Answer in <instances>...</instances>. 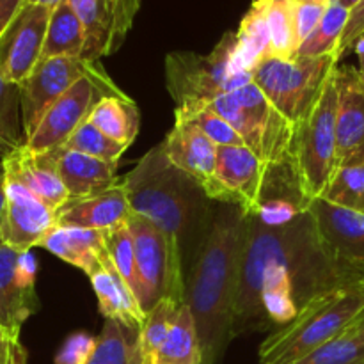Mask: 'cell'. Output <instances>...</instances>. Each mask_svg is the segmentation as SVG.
Listing matches in <instances>:
<instances>
[{"label":"cell","instance_id":"cell-33","mask_svg":"<svg viewBox=\"0 0 364 364\" xmlns=\"http://www.w3.org/2000/svg\"><path fill=\"white\" fill-rule=\"evenodd\" d=\"M267 23H269L272 57H281V59L297 57L301 39L295 25V2L267 0Z\"/></svg>","mask_w":364,"mask_h":364},{"label":"cell","instance_id":"cell-10","mask_svg":"<svg viewBox=\"0 0 364 364\" xmlns=\"http://www.w3.org/2000/svg\"><path fill=\"white\" fill-rule=\"evenodd\" d=\"M100 60L82 57H43L31 75L20 84L21 123L27 141L39 127L50 107L70 91L80 78L102 70Z\"/></svg>","mask_w":364,"mask_h":364},{"label":"cell","instance_id":"cell-2","mask_svg":"<svg viewBox=\"0 0 364 364\" xmlns=\"http://www.w3.org/2000/svg\"><path fill=\"white\" fill-rule=\"evenodd\" d=\"M249 217L242 206L220 203L196 255L185 304L194 318L203 364L215 363L235 338L238 274Z\"/></svg>","mask_w":364,"mask_h":364},{"label":"cell","instance_id":"cell-47","mask_svg":"<svg viewBox=\"0 0 364 364\" xmlns=\"http://www.w3.org/2000/svg\"><path fill=\"white\" fill-rule=\"evenodd\" d=\"M354 50H355V55H358L359 59V71L364 73V34L354 43Z\"/></svg>","mask_w":364,"mask_h":364},{"label":"cell","instance_id":"cell-37","mask_svg":"<svg viewBox=\"0 0 364 364\" xmlns=\"http://www.w3.org/2000/svg\"><path fill=\"white\" fill-rule=\"evenodd\" d=\"M60 148L75 149V151L85 153V155L95 156V159L117 164L121 155H123L130 146L112 141V139L107 137L102 130H98V128L87 119L84 124H80V127L73 132V135L68 139L66 144L60 146Z\"/></svg>","mask_w":364,"mask_h":364},{"label":"cell","instance_id":"cell-34","mask_svg":"<svg viewBox=\"0 0 364 364\" xmlns=\"http://www.w3.org/2000/svg\"><path fill=\"white\" fill-rule=\"evenodd\" d=\"M23 144L20 85L0 75V160Z\"/></svg>","mask_w":364,"mask_h":364},{"label":"cell","instance_id":"cell-6","mask_svg":"<svg viewBox=\"0 0 364 364\" xmlns=\"http://www.w3.org/2000/svg\"><path fill=\"white\" fill-rule=\"evenodd\" d=\"M203 105L220 114L267 166L294 169L295 127L277 112L255 82Z\"/></svg>","mask_w":364,"mask_h":364},{"label":"cell","instance_id":"cell-1","mask_svg":"<svg viewBox=\"0 0 364 364\" xmlns=\"http://www.w3.org/2000/svg\"><path fill=\"white\" fill-rule=\"evenodd\" d=\"M270 265L288 270L299 309L316 295L364 281L361 274L343 265L331 251L309 208L281 228L265 226L251 215L238 274L233 336L255 326L256 329L265 327L262 283L263 272Z\"/></svg>","mask_w":364,"mask_h":364},{"label":"cell","instance_id":"cell-5","mask_svg":"<svg viewBox=\"0 0 364 364\" xmlns=\"http://www.w3.org/2000/svg\"><path fill=\"white\" fill-rule=\"evenodd\" d=\"M338 66L331 71L306 116L295 124L294 173L308 201L322 198L340 166L336 135Z\"/></svg>","mask_w":364,"mask_h":364},{"label":"cell","instance_id":"cell-20","mask_svg":"<svg viewBox=\"0 0 364 364\" xmlns=\"http://www.w3.org/2000/svg\"><path fill=\"white\" fill-rule=\"evenodd\" d=\"M87 277L98 297L100 313L105 316V320L119 322L128 331L137 334L139 329L144 326L148 315L142 311L134 291L117 272L109 252L105 251L100 265Z\"/></svg>","mask_w":364,"mask_h":364},{"label":"cell","instance_id":"cell-46","mask_svg":"<svg viewBox=\"0 0 364 364\" xmlns=\"http://www.w3.org/2000/svg\"><path fill=\"white\" fill-rule=\"evenodd\" d=\"M4 206H6V192H4V174L0 176V247L4 245Z\"/></svg>","mask_w":364,"mask_h":364},{"label":"cell","instance_id":"cell-36","mask_svg":"<svg viewBox=\"0 0 364 364\" xmlns=\"http://www.w3.org/2000/svg\"><path fill=\"white\" fill-rule=\"evenodd\" d=\"M174 119L192 121L217 146H245L238 132L220 114L205 105L176 107Z\"/></svg>","mask_w":364,"mask_h":364},{"label":"cell","instance_id":"cell-7","mask_svg":"<svg viewBox=\"0 0 364 364\" xmlns=\"http://www.w3.org/2000/svg\"><path fill=\"white\" fill-rule=\"evenodd\" d=\"M235 52L237 34L228 32L208 55L191 52L169 53L166 59L167 89L176 107L210 103L251 84L252 73L238 70Z\"/></svg>","mask_w":364,"mask_h":364},{"label":"cell","instance_id":"cell-32","mask_svg":"<svg viewBox=\"0 0 364 364\" xmlns=\"http://www.w3.org/2000/svg\"><path fill=\"white\" fill-rule=\"evenodd\" d=\"M350 9L340 4L338 0L331 2L326 14L320 20L318 27L302 41L299 46L297 55L302 57H322L336 53L340 57V43L343 38V32L347 28ZM341 59V57H340Z\"/></svg>","mask_w":364,"mask_h":364},{"label":"cell","instance_id":"cell-24","mask_svg":"<svg viewBox=\"0 0 364 364\" xmlns=\"http://www.w3.org/2000/svg\"><path fill=\"white\" fill-rule=\"evenodd\" d=\"M63 262L91 274L105 255V231L85 230V228L59 226L57 224L39 244Z\"/></svg>","mask_w":364,"mask_h":364},{"label":"cell","instance_id":"cell-48","mask_svg":"<svg viewBox=\"0 0 364 364\" xmlns=\"http://www.w3.org/2000/svg\"><path fill=\"white\" fill-rule=\"evenodd\" d=\"M66 2V0H27V4H34V6H45L48 7V9H53V7H57L59 4Z\"/></svg>","mask_w":364,"mask_h":364},{"label":"cell","instance_id":"cell-29","mask_svg":"<svg viewBox=\"0 0 364 364\" xmlns=\"http://www.w3.org/2000/svg\"><path fill=\"white\" fill-rule=\"evenodd\" d=\"M181 306L174 304L171 299H162L151 311L148 313L144 326L135 334L132 347L130 364H153L160 347L166 341L171 327H173L176 313Z\"/></svg>","mask_w":364,"mask_h":364},{"label":"cell","instance_id":"cell-11","mask_svg":"<svg viewBox=\"0 0 364 364\" xmlns=\"http://www.w3.org/2000/svg\"><path fill=\"white\" fill-rule=\"evenodd\" d=\"M276 167L267 166L247 146L217 148V198L224 205H238L256 215Z\"/></svg>","mask_w":364,"mask_h":364},{"label":"cell","instance_id":"cell-30","mask_svg":"<svg viewBox=\"0 0 364 364\" xmlns=\"http://www.w3.org/2000/svg\"><path fill=\"white\" fill-rule=\"evenodd\" d=\"M322 199L343 208L364 212V148L341 160Z\"/></svg>","mask_w":364,"mask_h":364},{"label":"cell","instance_id":"cell-15","mask_svg":"<svg viewBox=\"0 0 364 364\" xmlns=\"http://www.w3.org/2000/svg\"><path fill=\"white\" fill-rule=\"evenodd\" d=\"M4 245L16 251L39 247L57 226V213L36 198L14 174L4 171Z\"/></svg>","mask_w":364,"mask_h":364},{"label":"cell","instance_id":"cell-52","mask_svg":"<svg viewBox=\"0 0 364 364\" xmlns=\"http://www.w3.org/2000/svg\"><path fill=\"white\" fill-rule=\"evenodd\" d=\"M333 2H334V0H333Z\"/></svg>","mask_w":364,"mask_h":364},{"label":"cell","instance_id":"cell-39","mask_svg":"<svg viewBox=\"0 0 364 364\" xmlns=\"http://www.w3.org/2000/svg\"><path fill=\"white\" fill-rule=\"evenodd\" d=\"M294 364H364V343L340 336Z\"/></svg>","mask_w":364,"mask_h":364},{"label":"cell","instance_id":"cell-12","mask_svg":"<svg viewBox=\"0 0 364 364\" xmlns=\"http://www.w3.org/2000/svg\"><path fill=\"white\" fill-rule=\"evenodd\" d=\"M142 0H70L85 31L82 59L112 55L130 34Z\"/></svg>","mask_w":364,"mask_h":364},{"label":"cell","instance_id":"cell-45","mask_svg":"<svg viewBox=\"0 0 364 364\" xmlns=\"http://www.w3.org/2000/svg\"><path fill=\"white\" fill-rule=\"evenodd\" d=\"M343 336H348L352 338V340L359 341V343H364V309L355 316V320L350 323V327L345 331Z\"/></svg>","mask_w":364,"mask_h":364},{"label":"cell","instance_id":"cell-17","mask_svg":"<svg viewBox=\"0 0 364 364\" xmlns=\"http://www.w3.org/2000/svg\"><path fill=\"white\" fill-rule=\"evenodd\" d=\"M167 160L176 169L191 176L210 201L217 198V148L219 146L210 141L192 121L176 119L174 127L160 142Z\"/></svg>","mask_w":364,"mask_h":364},{"label":"cell","instance_id":"cell-42","mask_svg":"<svg viewBox=\"0 0 364 364\" xmlns=\"http://www.w3.org/2000/svg\"><path fill=\"white\" fill-rule=\"evenodd\" d=\"M27 350L20 336L0 329V364H27Z\"/></svg>","mask_w":364,"mask_h":364},{"label":"cell","instance_id":"cell-31","mask_svg":"<svg viewBox=\"0 0 364 364\" xmlns=\"http://www.w3.org/2000/svg\"><path fill=\"white\" fill-rule=\"evenodd\" d=\"M262 304L270 322L281 327L290 323L297 316L299 306L294 299L290 274L279 265H270L263 272Z\"/></svg>","mask_w":364,"mask_h":364},{"label":"cell","instance_id":"cell-26","mask_svg":"<svg viewBox=\"0 0 364 364\" xmlns=\"http://www.w3.org/2000/svg\"><path fill=\"white\" fill-rule=\"evenodd\" d=\"M89 121L112 141L130 146L139 134L141 112L130 96H105L92 109Z\"/></svg>","mask_w":364,"mask_h":364},{"label":"cell","instance_id":"cell-19","mask_svg":"<svg viewBox=\"0 0 364 364\" xmlns=\"http://www.w3.org/2000/svg\"><path fill=\"white\" fill-rule=\"evenodd\" d=\"M6 173L14 174L36 198L41 199L48 208L59 213L68 203H71L70 192L64 187L52 153H34L20 146L2 159Z\"/></svg>","mask_w":364,"mask_h":364},{"label":"cell","instance_id":"cell-22","mask_svg":"<svg viewBox=\"0 0 364 364\" xmlns=\"http://www.w3.org/2000/svg\"><path fill=\"white\" fill-rule=\"evenodd\" d=\"M338 162L364 148V80L359 70L338 66Z\"/></svg>","mask_w":364,"mask_h":364},{"label":"cell","instance_id":"cell-51","mask_svg":"<svg viewBox=\"0 0 364 364\" xmlns=\"http://www.w3.org/2000/svg\"><path fill=\"white\" fill-rule=\"evenodd\" d=\"M290 2H299V0H290Z\"/></svg>","mask_w":364,"mask_h":364},{"label":"cell","instance_id":"cell-3","mask_svg":"<svg viewBox=\"0 0 364 364\" xmlns=\"http://www.w3.org/2000/svg\"><path fill=\"white\" fill-rule=\"evenodd\" d=\"M132 212L155 224L166 237L169 252V299L185 304V249L196 235L205 238L212 215L206 212L203 188L167 160L162 144L149 149L132 173L123 178Z\"/></svg>","mask_w":364,"mask_h":364},{"label":"cell","instance_id":"cell-16","mask_svg":"<svg viewBox=\"0 0 364 364\" xmlns=\"http://www.w3.org/2000/svg\"><path fill=\"white\" fill-rule=\"evenodd\" d=\"M128 228L134 237L135 263L141 283V308L148 315L162 299H169V252L162 231L132 212Z\"/></svg>","mask_w":364,"mask_h":364},{"label":"cell","instance_id":"cell-14","mask_svg":"<svg viewBox=\"0 0 364 364\" xmlns=\"http://www.w3.org/2000/svg\"><path fill=\"white\" fill-rule=\"evenodd\" d=\"M52 9L25 4L0 38V75L20 85L43 57Z\"/></svg>","mask_w":364,"mask_h":364},{"label":"cell","instance_id":"cell-49","mask_svg":"<svg viewBox=\"0 0 364 364\" xmlns=\"http://www.w3.org/2000/svg\"><path fill=\"white\" fill-rule=\"evenodd\" d=\"M4 174V166H2V160H0V176Z\"/></svg>","mask_w":364,"mask_h":364},{"label":"cell","instance_id":"cell-27","mask_svg":"<svg viewBox=\"0 0 364 364\" xmlns=\"http://www.w3.org/2000/svg\"><path fill=\"white\" fill-rule=\"evenodd\" d=\"M84 48V25L71 7L70 0H66L53 7L50 13L43 57H82Z\"/></svg>","mask_w":364,"mask_h":364},{"label":"cell","instance_id":"cell-4","mask_svg":"<svg viewBox=\"0 0 364 364\" xmlns=\"http://www.w3.org/2000/svg\"><path fill=\"white\" fill-rule=\"evenodd\" d=\"M364 309V281L309 299L290 323L259 347V364H294L329 341L343 336Z\"/></svg>","mask_w":364,"mask_h":364},{"label":"cell","instance_id":"cell-35","mask_svg":"<svg viewBox=\"0 0 364 364\" xmlns=\"http://www.w3.org/2000/svg\"><path fill=\"white\" fill-rule=\"evenodd\" d=\"M105 247L114 267L121 274V277L127 281V284L141 304V283H139L137 263H135L134 237H132L128 223L105 231Z\"/></svg>","mask_w":364,"mask_h":364},{"label":"cell","instance_id":"cell-9","mask_svg":"<svg viewBox=\"0 0 364 364\" xmlns=\"http://www.w3.org/2000/svg\"><path fill=\"white\" fill-rule=\"evenodd\" d=\"M119 95L124 92L114 84L103 68L91 77L80 78L50 107L34 134L25 141V148L34 153H48L60 148L73 132L89 119L100 100Z\"/></svg>","mask_w":364,"mask_h":364},{"label":"cell","instance_id":"cell-23","mask_svg":"<svg viewBox=\"0 0 364 364\" xmlns=\"http://www.w3.org/2000/svg\"><path fill=\"white\" fill-rule=\"evenodd\" d=\"M50 153L71 201L91 198L117 183V164L68 148H57Z\"/></svg>","mask_w":364,"mask_h":364},{"label":"cell","instance_id":"cell-43","mask_svg":"<svg viewBox=\"0 0 364 364\" xmlns=\"http://www.w3.org/2000/svg\"><path fill=\"white\" fill-rule=\"evenodd\" d=\"M364 34V0L359 6H355L350 11V18H348L347 28L343 32V38L340 43V57H343L345 53L350 48H354V43Z\"/></svg>","mask_w":364,"mask_h":364},{"label":"cell","instance_id":"cell-41","mask_svg":"<svg viewBox=\"0 0 364 364\" xmlns=\"http://www.w3.org/2000/svg\"><path fill=\"white\" fill-rule=\"evenodd\" d=\"M333 0H299L295 2V25L301 45L316 27L326 14Z\"/></svg>","mask_w":364,"mask_h":364},{"label":"cell","instance_id":"cell-44","mask_svg":"<svg viewBox=\"0 0 364 364\" xmlns=\"http://www.w3.org/2000/svg\"><path fill=\"white\" fill-rule=\"evenodd\" d=\"M25 4H27V0H0V38Z\"/></svg>","mask_w":364,"mask_h":364},{"label":"cell","instance_id":"cell-50","mask_svg":"<svg viewBox=\"0 0 364 364\" xmlns=\"http://www.w3.org/2000/svg\"><path fill=\"white\" fill-rule=\"evenodd\" d=\"M359 73H361V71H359ZM361 77H363V80H364V73H361Z\"/></svg>","mask_w":364,"mask_h":364},{"label":"cell","instance_id":"cell-40","mask_svg":"<svg viewBox=\"0 0 364 364\" xmlns=\"http://www.w3.org/2000/svg\"><path fill=\"white\" fill-rule=\"evenodd\" d=\"M98 345V338L87 333H73L59 348L53 364H87Z\"/></svg>","mask_w":364,"mask_h":364},{"label":"cell","instance_id":"cell-25","mask_svg":"<svg viewBox=\"0 0 364 364\" xmlns=\"http://www.w3.org/2000/svg\"><path fill=\"white\" fill-rule=\"evenodd\" d=\"M237 34V52L235 64L242 71H252L262 60L272 55L270 48V32L267 23V0H256L251 9L240 21Z\"/></svg>","mask_w":364,"mask_h":364},{"label":"cell","instance_id":"cell-28","mask_svg":"<svg viewBox=\"0 0 364 364\" xmlns=\"http://www.w3.org/2000/svg\"><path fill=\"white\" fill-rule=\"evenodd\" d=\"M153 364H203L201 343L187 304L178 309L173 327Z\"/></svg>","mask_w":364,"mask_h":364},{"label":"cell","instance_id":"cell-13","mask_svg":"<svg viewBox=\"0 0 364 364\" xmlns=\"http://www.w3.org/2000/svg\"><path fill=\"white\" fill-rule=\"evenodd\" d=\"M38 263L31 251L0 247V329L20 336L21 326L39 309Z\"/></svg>","mask_w":364,"mask_h":364},{"label":"cell","instance_id":"cell-38","mask_svg":"<svg viewBox=\"0 0 364 364\" xmlns=\"http://www.w3.org/2000/svg\"><path fill=\"white\" fill-rule=\"evenodd\" d=\"M130 333L119 322L105 320L95 354L87 364H130L135 340H132Z\"/></svg>","mask_w":364,"mask_h":364},{"label":"cell","instance_id":"cell-18","mask_svg":"<svg viewBox=\"0 0 364 364\" xmlns=\"http://www.w3.org/2000/svg\"><path fill=\"white\" fill-rule=\"evenodd\" d=\"M320 235L343 265L364 279V212L318 198L309 203Z\"/></svg>","mask_w":364,"mask_h":364},{"label":"cell","instance_id":"cell-8","mask_svg":"<svg viewBox=\"0 0 364 364\" xmlns=\"http://www.w3.org/2000/svg\"><path fill=\"white\" fill-rule=\"evenodd\" d=\"M340 64L336 53L281 59L267 57L252 71V82L291 124H297L318 96L331 71Z\"/></svg>","mask_w":364,"mask_h":364},{"label":"cell","instance_id":"cell-21","mask_svg":"<svg viewBox=\"0 0 364 364\" xmlns=\"http://www.w3.org/2000/svg\"><path fill=\"white\" fill-rule=\"evenodd\" d=\"M132 215L130 199L123 181L85 199L71 201L57 213L59 226L109 231L128 223Z\"/></svg>","mask_w":364,"mask_h":364}]
</instances>
